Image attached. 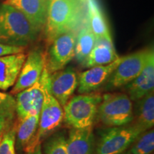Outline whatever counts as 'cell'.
Masks as SVG:
<instances>
[{
	"mask_svg": "<svg viewBox=\"0 0 154 154\" xmlns=\"http://www.w3.org/2000/svg\"><path fill=\"white\" fill-rule=\"evenodd\" d=\"M134 109V119L131 124L146 131L153 128L154 125V94L153 91L138 100Z\"/></svg>",
	"mask_w": 154,
	"mask_h": 154,
	"instance_id": "obj_19",
	"label": "cell"
},
{
	"mask_svg": "<svg viewBox=\"0 0 154 154\" xmlns=\"http://www.w3.org/2000/svg\"><path fill=\"white\" fill-rule=\"evenodd\" d=\"M49 3V0H6L4 2L20 11L40 32L45 26Z\"/></svg>",
	"mask_w": 154,
	"mask_h": 154,
	"instance_id": "obj_14",
	"label": "cell"
},
{
	"mask_svg": "<svg viewBox=\"0 0 154 154\" xmlns=\"http://www.w3.org/2000/svg\"><path fill=\"white\" fill-rule=\"evenodd\" d=\"M15 103V98L11 94L0 92V111L14 118Z\"/></svg>",
	"mask_w": 154,
	"mask_h": 154,
	"instance_id": "obj_25",
	"label": "cell"
},
{
	"mask_svg": "<svg viewBox=\"0 0 154 154\" xmlns=\"http://www.w3.org/2000/svg\"><path fill=\"white\" fill-rule=\"evenodd\" d=\"M93 126L72 128L66 138L68 154H91L94 146Z\"/></svg>",
	"mask_w": 154,
	"mask_h": 154,
	"instance_id": "obj_17",
	"label": "cell"
},
{
	"mask_svg": "<svg viewBox=\"0 0 154 154\" xmlns=\"http://www.w3.org/2000/svg\"><path fill=\"white\" fill-rule=\"evenodd\" d=\"M12 119V117L9 116L6 113L0 111V136H2L5 131H7L9 123Z\"/></svg>",
	"mask_w": 154,
	"mask_h": 154,
	"instance_id": "obj_27",
	"label": "cell"
},
{
	"mask_svg": "<svg viewBox=\"0 0 154 154\" xmlns=\"http://www.w3.org/2000/svg\"><path fill=\"white\" fill-rule=\"evenodd\" d=\"M80 2H82V3H86V1H87V0H79Z\"/></svg>",
	"mask_w": 154,
	"mask_h": 154,
	"instance_id": "obj_30",
	"label": "cell"
},
{
	"mask_svg": "<svg viewBox=\"0 0 154 154\" xmlns=\"http://www.w3.org/2000/svg\"><path fill=\"white\" fill-rule=\"evenodd\" d=\"M96 42V36L90 29L86 19L85 23L82 24L76 34L74 58L77 62L83 66L95 46Z\"/></svg>",
	"mask_w": 154,
	"mask_h": 154,
	"instance_id": "obj_21",
	"label": "cell"
},
{
	"mask_svg": "<svg viewBox=\"0 0 154 154\" xmlns=\"http://www.w3.org/2000/svg\"><path fill=\"white\" fill-rule=\"evenodd\" d=\"M45 67V54L41 49L32 50L26 55L24 64L21 69L14 87L11 91V95L26 89L39 79Z\"/></svg>",
	"mask_w": 154,
	"mask_h": 154,
	"instance_id": "obj_10",
	"label": "cell"
},
{
	"mask_svg": "<svg viewBox=\"0 0 154 154\" xmlns=\"http://www.w3.org/2000/svg\"><path fill=\"white\" fill-rule=\"evenodd\" d=\"M154 150L153 128L142 132L131 146V154H151Z\"/></svg>",
	"mask_w": 154,
	"mask_h": 154,
	"instance_id": "obj_22",
	"label": "cell"
},
{
	"mask_svg": "<svg viewBox=\"0 0 154 154\" xmlns=\"http://www.w3.org/2000/svg\"><path fill=\"white\" fill-rule=\"evenodd\" d=\"M119 57L113 43L103 39H96L95 46L83 66L89 69L94 66H104L112 63Z\"/></svg>",
	"mask_w": 154,
	"mask_h": 154,
	"instance_id": "obj_20",
	"label": "cell"
},
{
	"mask_svg": "<svg viewBox=\"0 0 154 154\" xmlns=\"http://www.w3.org/2000/svg\"><path fill=\"white\" fill-rule=\"evenodd\" d=\"M153 54V48H149L123 57L118 66L103 85V90L110 91L124 87L140 74Z\"/></svg>",
	"mask_w": 154,
	"mask_h": 154,
	"instance_id": "obj_5",
	"label": "cell"
},
{
	"mask_svg": "<svg viewBox=\"0 0 154 154\" xmlns=\"http://www.w3.org/2000/svg\"><path fill=\"white\" fill-rule=\"evenodd\" d=\"M77 32H69L60 34L47 44L45 68L49 74L64 69L74 58Z\"/></svg>",
	"mask_w": 154,
	"mask_h": 154,
	"instance_id": "obj_7",
	"label": "cell"
},
{
	"mask_svg": "<svg viewBox=\"0 0 154 154\" xmlns=\"http://www.w3.org/2000/svg\"><path fill=\"white\" fill-rule=\"evenodd\" d=\"M133 119V101L126 93L109 92L102 95L96 120L107 127H115L129 124Z\"/></svg>",
	"mask_w": 154,
	"mask_h": 154,
	"instance_id": "obj_4",
	"label": "cell"
},
{
	"mask_svg": "<svg viewBox=\"0 0 154 154\" xmlns=\"http://www.w3.org/2000/svg\"><path fill=\"white\" fill-rule=\"evenodd\" d=\"M2 136H0V141H1V140H2Z\"/></svg>",
	"mask_w": 154,
	"mask_h": 154,
	"instance_id": "obj_31",
	"label": "cell"
},
{
	"mask_svg": "<svg viewBox=\"0 0 154 154\" xmlns=\"http://www.w3.org/2000/svg\"><path fill=\"white\" fill-rule=\"evenodd\" d=\"M121 154H131V153L130 151H125V152H124V153H122Z\"/></svg>",
	"mask_w": 154,
	"mask_h": 154,
	"instance_id": "obj_29",
	"label": "cell"
},
{
	"mask_svg": "<svg viewBox=\"0 0 154 154\" xmlns=\"http://www.w3.org/2000/svg\"><path fill=\"white\" fill-rule=\"evenodd\" d=\"M78 87V75L73 67H67L50 74L49 89L63 108Z\"/></svg>",
	"mask_w": 154,
	"mask_h": 154,
	"instance_id": "obj_11",
	"label": "cell"
},
{
	"mask_svg": "<svg viewBox=\"0 0 154 154\" xmlns=\"http://www.w3.org/2000/svg\"><path fill=\"white\" fill-rule=\"evenodd\" d=\"M44 154H68L66 136L63 133H57L46 140L43 145Z\"/></svg>",
	"mask_w": 154,
	"mask_h": 154,
	"instance_id": "obj_23",
	"label": "cell"
},
{
	"mask_svg": "<svg viewBox=\"0 0 154 154\" xmlns=\"http://www.w3.org/2000/svg\"><path fill=\"white\" fill-rule=\"evenodd\" d=\"M26 57L24 52L0 57V89L6 91L14 85Z\"/></svg>",
	"mask_w": 154,
	"mask_h": 154,
	"instance_id": "obj_16",
	"label": "cell"
},
{
	"mask_svg": "<svg viewBox=\"0 0 154 154\" xmlns=\"http://www.w3.org/2000/svg\"><path fill=\"white\" fill-rule=\"evenodd\" d=\"M124 87L127 96L133 102L138 101L153 91L154 54L150 57L140 74Z\"/></svg>",
	"mask_w": 154,
	"mask_h": 154,
	"instance_id": "obj_15",
	"label": "cell"
},
{
	"mask_svg": "<svg viewBox=\"0 0 154 154\" xmlns=\"http://www.w3.org/2000/svg\"><path fill=\"white\" fill-rule=\"evenodd\" d=\"M50 74L44 69L35 84L16 94L15 112L18 121L33 113H40L43 104L44 88L49 82Z\"/></svg>",
	"mask_w": 154,
	"mask_h": 154,
	"instance_id": "obj_8",
	"label": "cell"
},
{
	"mask_svg": "<svg viewBox=\"0 0 154 154\" xmlns=\"http://www.w3.org/2000/svg\"><path fill=\"white\" fill-rule=\"evenodd\" d=\"M142 131L131 123L121 126L109 127L101 133L96 154H121L127 150Z\"/></svg>",
	"mask_w": 154,
	"mask_h": 154,
	"instance_id": "obj_6",
	"label": "cell"
},
{
	"mask_svg": "<svg viewBox=\"0 0 154 154\" xmlns=\"http://www.w3.org/2000/svg\"><path fill=\"white\" fill-rule=\"evenodd\" d=\"M119 57L112 63L104 66H94L84 71L78 76V92L88 94L96 91L107 82L108 79L122 60Z\"/></svg>",
	"mask_w": 154,
	"mask_h": 154,
	"instance_id": "obj_12",
	"label": "cell"
},
{
	"mask_svg": "<svg viewBox=\"0 0 154 154\" xmlns=\"http://www.w3.org/2000/svg\"><path fill=\"white\" fill-rule=\"evenodd\" d=\"M25 48L26 47H15V46H9L0 44V57L6 55L24 52L25 51Z\"/></svg>",
	"mask_w": 154,
	"mask_h": 154,
	"instance_id": "obj_26",
	"label": "cell"
},
{
	"mask_svg": "<svg viewBox=\"0 0 154 154\" xmlns=\"http://www.w3.org/2000/svg\"><path fill=\"white\" fill-rule=\"evenodd\" d=\"M40 113H33L18 121L16 126L17 145L25 154L31 153L39 143L38 129Z\"/></svg>",
	"mask_w": 154,
	"mask_h": 154,
	"instance_id": "obj_13",
	"label": "cell"
},
{
	"mask_svg": "<svg viewBox=\"0 0 154 154\" xmlns=\"http://www.w3.org/2000/svg\"><path fill=\"white\" fill-rule=\"evenodd\" d=\"M101 100L102 94L98 91L73 96L63 108V120L74 128L93 126Z\"/></svg>",
	"mask_w": 154,
	"mask_h": 154,
	"instance_id": "obj_3",
	"label": "cell"
},
{
	"mask_svg": "<svg viewBox=\"0 0 154 154\" xmlns=\"http://www.w3.org/2000/svg\"><path fill=\"white\" fill-rule=\"evenodd\" d=\"M40 32L18 9L0 5V44L26 47L36 41Z\"/></svg>",
	"mask_w": 154,
	"mask_h": 154,
	"instance_id": "obj_2",
	"label": "cell"
},
{
	"mask_svg": "<svg viewBox=\"0 0 154 154\" xmlns=\"http://www.w3.org/2000/svg\"><path fill=\"white\" fill-rule=\"evenodd\" d=\"M86 16L88 24L96 39H103L113 43L112 36L101 7L96 0L86 1Z\"/></svg>",
	"mask_w": 154,
	"mask_h": 154,
	"instance_id": "obj_18",
	"label": "cell"
},
{
	"mask_svg": "<svg viewBox=\"0 0 154 154\" xmlns=\"http://www.w3.org/2000/svg\"><path fill=\"white\" fill-rule=\"evenodd\" d=\"M16 126L7 131L0 141V154H16Z\"/></svg>",
	"mask_w": 154,
	"mask_h": 154,
	"instance_id": "obj_24",
	"label": "cell"
},
{
	"mask_svg": "<svg viewBox=\"0 0 154 154\" xmlns=\"http://www.w3.org/2000/svg\"><path fill=\"white\" fill-rule=\"evenodd\" d=\"M26 154H43L42 153V144H39L36 147V149L34 150L31 153H26Z\"/></svg>",
	"mask_w": 154,
	"mask_h": 154,
	"instance_id": "obj_28",
	"label": "cell"
},
{
	"mask_svg": "<svg viewBox=\"0 0 154 154\" xmlns=\"http://www.w3.org/2000/svg\"><path fill=\"white\" fill-rule=\"evenodd\" d=\"M85 17L84 3L79 0H49L43 29L46 43L66 32H78Z\"/></svg>",
	"mask_w": 154,
	"mask_h": 154,
	"instance_id": "obj_1",
	"label": "cell"
},
{
	"mask_svg": "<svg viewBox=\"0 0 154 154\" xmlns=\"http://www.w3.org/2000/svg\"><path fill=\"white\" fill-rule=\"evenodd\" d=\"M49 84L44 88L43 104L39 116L38 141L42 143L47 136L54 134L62 124L64 119L63 109L60 103L50 93Z\"/></svg>",
	"mask_w": 154,
	"mask_h": 154,
	"instance_id": "obj_9",
	"label": "cell"
}]
</instances>
